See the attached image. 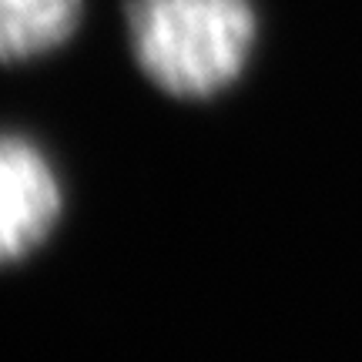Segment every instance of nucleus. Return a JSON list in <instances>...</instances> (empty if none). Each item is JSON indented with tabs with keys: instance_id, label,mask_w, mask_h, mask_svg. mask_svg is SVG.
Instances as JSON below:
<instances>
[{
	"instance_id": "f257e3e1",
	"label": "nucleus",
	"mask_w": 362,
	"mask_h": 362,
	"mask_svg": "<svg viewBox=\"0 0 362 362\" xmlns=\"http://www.w3.org/2000/svg\"><path fill=\"white\" fill-rule=\"evenodd\" d=\"M124 37L151 88L208 101L245 74L259 13L252 0H124Z\"/></svg>"
},
{
	"instance_id": "f03ea898",
	"label": "nucleus",
	"mask_w": 362,
	"mask_h": 362,
	"mask_svg": "<svg viewBox=\"0 0 362 362\" xmlns=\"http://www.w3.org/2000/svg\"><path fill=\"white\" fill-rule=\"evenodd\" d=\"M61 215L64 181L51 155L21 131H0V265L40 252Z\"/></svg>"
},
{
	"instance_id": "7ed1b4c3",
	"label": "nucleus",
	"mask_w": 362,
	"mask_h": 362,
	"mask_svg": "<svg viewBox=\"0 0 362 362\" xmlns=\"http://www.w3.org/2000/svg\"><path fill=\"white\" fill-rule=\"evenodd\" d=\"M84 21V0H0V64L61 51Z\"/></svg>"
}]
</instances>
